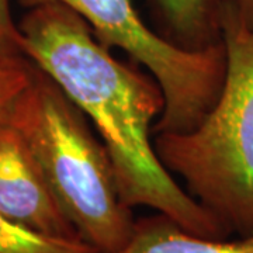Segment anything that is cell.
<instances>
[{"label":"cell","mask_w":253,"mask_h":253,"mask_svg":"<svg viewBox=\"0 0 253 253\" xmlns=\"http://www.w3.org/2000/svg\"><path fill=\"white\" fill-rule=\"evenodd\" d=\"M18 49L61 87L99 132L128 208L149 207L191 234L224 239L231 232L181 189L154 145L165 97L151 75L118 61L83 18L61 3L28 9L17 26Z\"/></svg>","instance_id":"obj_1"},{"label":"cell","mask_w":253,"mask_h":253,"mask_svg":"<svg viewBox=\"0 0 253 253\" xmlns=\"http://www.w3.org/2000/svg\"><path fill=\"white\" fill-rule=\"evenodd\" d=\"M238 17L248 27L253 28V0H231Z\"/></svg>","instance_id":"obj_11"},{"label":"cell","mask_w":253,"mask_h":253,"mask_svg":"<svg viewBox=\"0 0 253 253\" xmlns=\"http://www.w3.org/2000/svg\"><path fill=\"white\" fill-rule=\"evenodd\" d=\"M4 118L27 141L58 206L82 241L99 253L123 249L135 219L120 197L106 146L72 100L33 65L30 83Z\"/></svg>","instance_id":"obj_2"},{"label":"cell","mask_w":253,"mask_h":253,"mask_svg":"<svg viewBox=\"0 0 253 253\" xmlns=\"http://www.w3.org/2000/svg\"><path fill=\"white\" fill-rule=\"evenodd\" d=\"M0 253H99L82 241L44 235L0 212Z\"/></svg>","instance_id":"obj_8"},{"label":"cell","mask_w":253,"mask_h":253,"mask_svg":"<svg viewBox=\"0 0 253 253\" xmlns=\"http://www.w3.org/2000/svg\"><path fill=\"white\" fill-rule=\"evenodd\" d=\"M226 71L217 101L199 126L154 135L155 151L189 193L241 236L253 232V28L222 0Z\"/></svg>","instance_id":"obj_3"},{"label":"cell","mask_w":253,"mask_h":253,"mask_svg":"<svg viewBox=\"0 0 253 253\" xmlns=\"http://www.w3.org/2000/svg\"><path fill=\"white\" fill-rule=\"evenodd\" d=\"M161 36L186 49L221 41L222 0H148Z\"/></svg>","instance_id":"obj_7"},{"label":"cell","mask_w":253,"mask_h":253,"mask_svg":"<svg viewBox=\"0 0 253 253\" xmlns=\"http://www.w3.org/2000/svg\"><path fill=\"white\" fill-rule=\"evenodd\" d=\"M33 63L21 52L0 44V118L6 116L31 79Z\"/></svg>","instance_id":"obj_9"},{"label":"cell","mask_w":253,"mask_h":253,"mask_svg":"<svg viewBox=\"0 0 253 253\" xmlns=\"http://www.w3.org/2000/svg\"><path fill=\"white\" fill-rule=\"evenodd\" d=\"M18 28L17 24L13 21L11 10H10V0H0V44L9 49H18Z\"/></svg>","instance_id":"obj_10"},{"label":"cell","mask_w":253,"mask_h":253,"mask_svg":"<svg viewBox=\"0 0 253 253\" xmlns=\"http://www.w3.org/2000/svg\"><path fill=\"white\" fill-rule=\"evenodd\" d=\"M27 7L61 3L78 13L100 44L120 48L144 66L165 97L154 135L186 132L199 126L217 101L226 71L222 40L203 49L176 45L145 24L132 0H20Z\"/></svg>","instance_id":"obj_4"},{"label":"cell","mask_w":253,"mask_h":253,"mask_svg":"<svg viewBox=\"0 0 253 253\" xmlns=\"http://www.w3.org/2000/svg\"><path fill=\"white\" fill-rule=\"evenodd\" d=\"M116 253H253V232L235 241L204 238L158 212L135 221L129 241Z\"/></svg>","instance_id":"obj_6"},{"label":"cell","mask_w":253,"mask_h":253,"mask_svg":"<svg viewBox=\"0 0 253 253\" xmlns=\"http://www.w3.org/2000/svg\"><path fill=\"white\" fill-rule=\"evenodd\" d=\"M0 212L40 234L82 241L58 206L27 141L4 117L0 118Z\"/></svg>","instance_id":"obj_5"}]
</instances>
